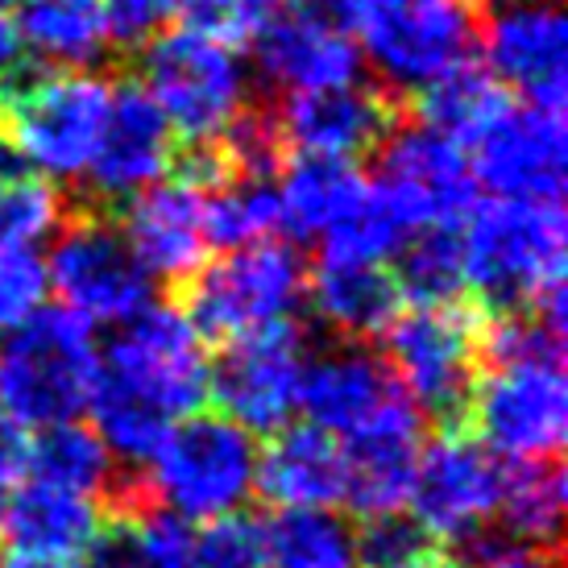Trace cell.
<instances>
[{
    "mask_svg": "<svg viewBox=\"0 0 568 568\" xmlns=\"http://www.w3.org/2000/svg\"><path fill=\"white\" fill-rule=\"evenodd\" d=\"M0 568H83L80 560H30V556H9Z\"/></svg>",
    "mask_w": 568,
    "mask_h": 568,
    "instance_id": "obj_43",
    "label": "cell"
},
{
    "mask_svg": "<svg viewBox=\"0 0 568 568\" xmlns=\"http://www.w3.org/2000/svg\"><path fill=\"white\" fill-rule=\"evenodd\" d=\"M257 494L278 510H332L345 503V448L303 424L274 432L257 453Z\"/></svg>",
    "mask_w": 568,
    "mask_h": 568,
    "instance_id": "obj_24",
    "label": "cell"
},
{
    "mask_svg": "<svg viewBox=\"0 0 568 568\" xmlns=\"http://www.w3.org/2000/svg\"><path fill=\"white\" fill-rule=\"evenodd\" d=\"M395 283L407 303H460L465 286V245L460 224H436L410 233L395 250Z\"/></svg>",
    "mask_w": 568,
    "mask_h": 568,
    "instance_id": "obj_33",
    "label": "cell"
},
{
    "mask_svg": "<svg viewBox=\"0 0 568 568\" xmlns=\"http://www.w3.org/2000/svg\"><path fill=\"white\" fill-rule=\"evenodd\" d=\"M179 166V138L142 83L112 88L109 125L88 166L95 204H129L145 187L162 183Z\"/></svg>",
    "mask_w": 568,
    "mask_h": 568,
    "instance_id": "obj_19",
    "label": "cell"
},
{
    "mask_svg": "<svg viewBox=\"0 0 568 568\" xmlns=\"http://www.w3.org/2000/svg\"><path fill=\"white\" fill-rule=\"evenodd\" d=\"M307 303L320 324L336 332L345 345L382 336L390 320L407 307L390 262H336V257H320L307 270Z\"/></svg>",
    "mask_w": 568,
    "mask_h": 568,
    "instance_id": "obj_25",
    "label": "cell"
},
{
    "mask_svg": "<svg viewBox=\"0 0 568 568\" xmlns=\"http://www.w3.org/2000/svg\"><path fill=\"white\" fill-rule=\"evenodd\" d=\"M26 474H30V432L17 427L9 415H0V519Z\"/></svg>",
    "mask_w": 568,
    "mask_h": 568,
    "instance_id": "obj_39",
    "label": "cell"
},
{
    "mask_svg": "<svg viewBox=\"0 0 568 568\" xmlns=\"http://www.w3.org/2000/svg\"><path fill=\"white\" fill-rule=\"evenodd\" d=\"M503 465L465 424H444L419 444L407 489L415 531L440 548H486L498 515Z\"/></svg>",
    "mask_w": 568,
    "mask_h": 568,
    "instance_id": "obj_11",
    "label": "cell"
},
{
    "mask_svg": "<svg viewBox=\"0 0 568 568\" xmlns=\"http://www.w3.org/2000/svg\"><path fill=\"white\" fill-rule=\"evenodd\" d=\"M477 568H560L552 548H523V544H486Z\"/></svg>",
    "mask_w": 568,
    "mask_h": 568,
    "instance_id": "obj_40",
    "label": "cell"
},
{
    "mask_svg": "<svg viewBox=\"0 0 568 568\" xmlns=\"http://www.w3.org/2000/svg\"><path fill=\"white\" fill-rule=\"evenodd\" d=\"M109 531V506L75 489L26 477L0 519V544L9 556L30 560H83Z\"/></svg>",
    "mask_w": 568,
    "mask_h": 568,
    "instance_id": "obj_23",
    "label": "cell"
},
{
    "mask_svg": "<svg viewBox=\"0 0 568 568\" xmlns=\"http://www.w3.org/2000/svg\"><path fill=\"white\" fill-rule=\"evenodd\" d=\"M410 100H415V112H419V125L436 129V133H444V138H453L457 145L469 150V142L503 112L510 95L489 80L481 67L460 63L457 71L427 83L424 92L410 95Z\"/></svg>",
    "mask_w": 568,
    "mask_h": 568,
    "instance_id": "obj_32",
    "label": "cell"
},
{
    "mask_svg": "<svg viewBox=\"0 0 568 568\" xmlns=\"http://www.w3.org/2000/svg\"><path fill=\"white\" fill-rule=\"evenodd\" d=\"M419 444H424V415L410 407V398H398L369 427L341 440L345 448V503L341 506H348L362 523L403 515Z\"/></svg>",
    "mask_w": 568,
    "mask_h": 568,
    "instance_id": "obj_22",
    "label": "cell"
},
{
    "mask_svg": "<svg viewBox=\"0 0 568 568\" xmlns=\"http://www.w3.org/2000/svg\"><path fill=\"white\" fill-rule=\"evenodd\" d=\"M17 63H21V42L13 33V21L0 17V88L17 75Z\"/></svg>",
    "mask_w": 568,
    "mask_h": 568,
    "instance_id": "obj_42",
    "label": "cell"
},
{
    "mask_svg": "<svg viewBox=\"0 0 568 568\" xmlns=\"http://www.w3.org/2000/svg\"><path fill=\"white\" fill-rule=\"evenodd\" d=\"M369 191H374V183L365 171H357V162L295 154L278 171L283 229L295 237L324 241L369 204Z\"/></svg>",
    "mask_w": 568,
    "mask_h": 568,
    "instance_id": "obj_26",
    "label": "cell"
},
{
    "mask_svg": "<svg viewBox=\"0 0 568 568\" xmlns=\"http://www.w3.org/2000/svg\"><path fill=\"white\" fill-rule=\"evenodd\" d=\"M486 75L523 104L565 112L568 95V21L560 0H515L477 30Z\"/></svg>",
    "mask_w": 568,
    "mask_h": 568,
    "instance_id": "obj_17",
    "label": "cell"
},
{
    "mask_svg": "<svg viewBox=\"0 0 568 568\" xmlns=\"http://www.w3.org/2000/svg\"><path fill=\"white\" fill-rule=\"evenodd\" d=\"M47 286L63 300L67 312L83 316L88 324H125L150 303L154 278L129 250L121 224L109 221L100 207L71 212L50 250Z\"/></svg>",
    "mask_w": 568,
    "mask_h": 568,
    "instance_id": "obj_12",
    "label": "cell"
},
{
    "mask_svg": "<svg viewBox=\"0 0 568 568\" xmlns=\"http://www.w3.org/2000/svg\"><path fill=\"white\" fill-rule=\"evenodd\" d=\"M257 436L221 410H191L142 465L145 503H159L187 523L241 515V506L257 494Z\"/></svg>",
    "mask_w": 568,
    "mask_h": 568,
    "instance_id": "obj_4",
    "label": "cell"
},
{
    "mask_svg": "<svg viewBox=\"0 0 568 568\" xmlns=\"http://www.w3.org/2000/svg\"><path fill=\"white\" fill-rule=\"evenodd\" d=\"M481 324L486 316L474 303H407L386 341V369L419 415L440 424H460L477 369H481Z\"/></svg>",
    "mask_w": 568,
    "mask_h": 568,
    "instance_id": "obj_9",
    "label": "cell"
},
{
    "mask_svg": "<svg viewBox=\"0 0 568 568\" xmlns=\"http://www.w3.org/2000/svg\"><path fill=\"white\" fill-rule=\"evenodd\" d=\"M109 42L125 50L150 47L159 33H166L171 17L179 13V0H100Z\"/></svg>",
    "mask_w": 568,
    "mask_h": 568,
    "instance_id": "obj_38",
    "label": "cell"
},
{
    "mask_svg": "<svg viewBox=\"0 0 568 568\" xmlns=\"http://www.w3.org/2000/svg\"><path fill=\"white\" fill-rule=\"evenodd\" d=\"M374 195L395 216L403 237L436 224H460L477 204V179L465 145L427 125H398L382 142Z\"/></svg>",
    "mask_w": 568,
    "mask_h": 568,
    "instance_id": "obj_14",
    "label": "cell"
},
{
    "mask_svg": "<svg viewBox=\"0 0 568 568\" xmlns=\"http://www.w3.org/2000/svg\"><path fill=\"white\" fill-rule=\"evenodd\" d=\"M95 365L92 324L67 307H38L0 336V415L26 432L80 419L92 398Z\"/></svg>",
    "mask_w": 568,
    "mask_h": 568,
    "instance_id": "obj_5",
    "label": "cell"
},
{
    "mask_svg": "<svg viewBox=\"0 0 568 568\" xmlns=\"http://www.w3.org/2000/svg\"><path fill=\"white\" fill-rule=\"evenodd\" d=\"M560 200H486L460 221L465 286L481 316L531 312L565 291Z\"/></svg>",
    "mask_w": 568,
    "mask_h": 568,
    "instance_id": "obj_2",
    "label": "cell"
},
{
    "mask_svg": "<svg viewBox=\"0 0 568 568\" xmlns=\"http://www.w3.org/2000/svg\"><path fill=\"white\" fill-rule=\"evenodd\" d=\"M207 241L221 250H241L253 241H270L283 229L278 212V174H237L229 171L204 187Z\"/></svg>",
    "mask_w": 568,
    "mask_h": 568,
    "instance_id": "obj_30",
    "label": "cell"
},
{
    "mask_svg": "<svg viewBox=\"0 0 568 568\" xmlns=\"http://www.w3.org/2000/svg\"><path fill=\"white\" fill-rule=\"evenodd\" d=\"M348 30L390 95H419L477 47L469 0H348Z\"/></svg>",
    "mask_w": 568,
    "mask_h": 568,
    "instance_id": "obj_6",
    "label": "cell"
},
{
    "mask_svg": "<svg viewBox=\"0 0 568 568\" xmlns=\"http://www.w3.org/2000/svg\"><path fill=\"white\" fill-rule=\"evenodd\" d=\"M179 312L207 341H233L245 332L295 324L307 303V262L295 245L270 237L204 262L191 283L179 286Z\"/></svg>",
    "mask_w": 568,
    "mask_h": 568,
    "instance_id": "obj_8",
    "label": "cell"
},
{
    "mask_svg": "<svg viewBox=\"0 0 568 568\" xmlns=\"http://www.w3.org/2000/svg\"><path fill=\"white\" fill-rule=\"evenodd\" d=\"M398 390L395 374L386 369L378 353L365 345H341L324 348L316 357H307L300 382V407L307 424L328 432L332 440H348L362 427H369L378 415L395 407Z\"/></svg>",
    "mask_w": 568,
    "mask_h": 568,
    "instance_id": "obj_21",
    "label": "cell"
},
{
    "mask_svg": "<svg viewBox=\"0 0 568 568\" xmlns=\"http://www.w3.org/2000/svg\"><path fill=\"white\" fill-rule=\"evenodd\" d=\"M67 221L63 195L38 174L0 171V250H38Z\"/></svg>",
    "mask_w": 568,
    "mask_h": 568,
    "instance_id": "obj_34",
    "label": "cell"
},
{
    "mask_svg": "<svg viewBox=\"0 0 568 568\" xmlns=\"http://www.w3.org/2000/svg\"><path fill=\"white\" fill-rule=\"evenodd\" d=\"M270 116L286 154L357 162L382 150V142L398 129V100L357 80L345 88L286 95Z\"/></svg>",
    "mask_w": 568,
    "mask_h": 568,
    "instance_id": "obj_18",
    "label": "cell"
},
{
    "mask_svg": "<svg viewBox=\"0 0 568 568\" xmlns=\"http://www.w3.org/2000/svg\"><path fill=\"white\" fill-rule=\"evenodd\" d=\"M121 233L150 278L171 286L191 283L212 250L204 224V187L183 171L166 174L162 183L129 200Z\"/></svg>",
    "mask_w": 568,
    "mask_h": 568,
    "instance_id": "obj_20",
    "label": "cell"
},
{
    "mask_svg": "<svg viewBox=\"0 0 568 568\" xmlns=\"http://www.w3.org/2000/svg\"><path fill=\"white\" fill-rule=\"evenodd\" d=\"M207 403L204 336L191 328L179 303H145L116 324L100 353L88 398L92 432L112 457L138 469L179 419Z\"/></svg>",
    "mask_w": 568,
    "mask_h": 568,
    "instance_id": "obj_1",
    "label": "cell"
},
{
    "mask_svg": "<svg viewBox=\"0 0 568 568\" xmlns=\"http://www.w3.org/2000/svg\"><path fill=\"white\" fill-rule=\"evenodd\" d=\"M382 568H465L457 560V552H448V548H440V544H415L410 552H403L398 560H390V565Z\"/></svg>",
    "mask_w": 568,
    "mask_h": 568,
    "instance_id": "obj_41",
    "label": "cell"
},
{
    "mask_svg": "<svg viewBox=\"0 0 568 568\" xmlns=\"http://www.w3.org/2000/svg\"><path fill=\"white\" fill-rule=\"evenodd\" d=\"M465 427L506 460H552L568 440L565 357L481 362Z\"/></svg>",
    "mask_w": 568,
    "mask_h": 568,
    "instance_id": "obj_10",
    "label": "cell"
},
{
    "mask_svg": "<svg viewBox=\"0 0 568 568\" xmlns=\"http://www.w3.org/2000/svg\"><path fill=\"white\" fill-rule=\"evenodd\" d=\"M4 9H13V0H0V17H4Z\"/></svg>",
    "mask_w": 568,
    "mask_h": 568,
    "instance_id": "obj_45",
    "label": "cell"
},
{
    "mask_svg": "<svg viewBox=\"0 0 568 568\" xmlns=\"http://www.w3.org/2000/svg\"><path fill=\"white\" fill-rule=\"evenodd\" d=\"M465 154L477 187L494 191V200H560L568 174L565 112L506 100Z\"/></svg>",
    "mask_w": 568,
    "mask_h": 568,
    "instance_id": "obj_16",
    "label": "cell"
},
{
    "mask_svg": "<svg viewBox=\"0 0 568 568\" xmlns=\"http://www.w3.org/2000/svg\"><path fill=\"white\" fill-rule=\"evenodd\" d=\"M469 4H489V9H503V4H515V0H469Z\"/></svg>",
    "mask_w": 568,
    "mask_h": 568,
    "instance_id": "obj_44",
    "label": "cell"
},
{
    "mask_svg": "<svg viewBox=\"0 0 568 568\" xmlns=\"http://www.w3.org/2000/svg\"><path fill=\"white\" fill-rule=\"evenodd\" d=\"M307 341L295 324H274L224 341L221 357L207 362V403L250 436H274L300 410V382Z\"/></svg>",
    "mask_w": 568,
    "mask_h": 568,
    "instance_id": "obj_13",
    "label": "cell"
},
{
    "mask_svg": "<svg viewBox=\"0 0 568 568\" xmlns=\"http://www.w3.org/2000/svg\"><path fill=\"white\" fill-rule=\"evenodd\" d=\"M257 71L283 95L324 92L362 80V54L348 30V0H283L253 38Z\"/></svg>",
    "mask_w": 568,
    "mask_h": 568,
    "instance_id": "obj_15",
    "label": "cell"
},
{
    "mask_svg": "<svg viewBox=\"0 0 568 568\" xmlns=\"http://www.w3.org/2000/svg\"><path fill=\"white\" fill-rule=\"evenodd\" d=\"M47 266L33 250H0V336L30 320L47 300Z\"/></svg>",
    "mask_w": 568,
    "mask_h": 568,
    "instance_id": "obj_37",
    "label": "cell"
},
{
    "mask_svg": "<svg viewBox=\"0 0 568 568\" xmlns=\"http://www.w3.org/2000/svg\"><path fill=\"white\" fill-rule=\"evenodd\" d=\"M13 33L42 67L80 71L109 50L100 0H13Z\"/></svg>",
    "mask_w": 568,
    "mask_h": 568,
    "instance_id": "obj_27",
    "label": "cell"
},
{
    "mask_svg": "<svg viewBox=\"0 0 568 568\" xmlns=\"http://www.w3.org/2000/svg\"><path fill=\"white\" fill-rule=\"evenodd\" d=\"M195 568H266L262 523L245 515L204 523V531L195 536Z\"/></svg>",
    "mask_w": 568,
    "mask_h": 568,
    "instance_id": "obj_36",
    "label": "cell"
},
{
    "mask_svg": "<svg viewBox=\"0 0 568 568\" xmlns=\"http://www.w3.org/2000/svg\"><path fill=\"white\" fill-rule=\"evenodd\" d=\"M565 465L552 460H510L498 486V515L506 544L523 548H556L565 527Z\"/></svg>",
    "mask_w": 568,
    "mask_h": 568,
    "instance_id": "obj_28",
    "label": "cell"
},
{
    "mask_svg": "<svg viewBox=\"0 0 568 568\" xmlns=\"http://www.w3.org/2000/svg\"><path fill=\"white\" fill-rule=\"evenodd\" d=\"M112 88L92 67L13 75L0 88V142L21 171L47 183L83 179L109 125Z\"/></svg>",
    "mask_w": 568,
    "mask_h": 568,
    "instance_id": "obj_3",
    "label": "cell"
},
{
    "mask_svg": "<svg viewBox=\"0 0 568 568\" xmlns=\"http://www.w3.org/2000/svg\"><path fill=\"white\" fill-rule=\"evenodd\" d=\"M142 88L187 150L216 145L250 112L253 75L241 54L195 30H166L142 47Z\"/></svg>",
    "mask_w": 568,
    "mask_h": 568,
    "instance_id": "obj_7",
    "label": "cell"
},
{
    "mask_svg": "<svg viewBox=\"0 0 568 568\" xmlns=\"http://www.w3.org/2000/svg\"><path fill=\"white\" fill-rule=\"evenodd\" d=\"M274 4L278 0H179V13L187 21V30L237 50L262 33Z\"/></svg>",
    "mask_w": 568,
    "mask_h": 568,
    "instance_id": "obj_35",
    "label": "cell"
},
{
    "mask_svg": "<svg viewBox=\"0 0 568 568\" xmlns=\"http://www.w3.org/2000/svg\"><path fill=\"white\" fill-rule=\"evenodd\" d=\"M26 477H38V481H50V486L100 498L104 506L129 481V477L116 474V457L104 448V440L88 424H80V419L42 427V436L30 440V474Z\"/></svg>",
    "mask_w": 568,
    "mask_h": 568,
    "instance_id": "obj_29",
    "label": "cell"
},
{
    "mask_svg": "<svg viewBox=\"0 0 568 568\" xmlns=\"http://www.w3.org/2000/svg\"><path fill=\"white\" fill-rule=\"evenodd\" d=\"M262 544L266 568H357V531L332 510H274Z\"/></svg>",
    "mask_w": 568,
    "mask_h": 568,
    "instance_id": "obj_31",
    "label": "cell"
}]
</instances>
